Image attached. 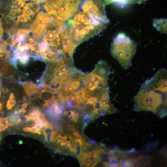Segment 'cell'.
Listing matches in <instances>:
<instances>
[{
	"instance_id": "cell-1",
	"label": "cell",
	"mask_w": 167,
	"mask_h": 167,
	"mask_svg": "<svg viewBox=\"0 0 167 167\" xmlns=\"http://www.w3.org/2000/svg\"><path fill=\"white\" fill-rule=\"evenodd\" d=\"M167 71L159 70L141 85L134 98L136 111H151L163 118L167 114Z\"/></svg>"
},
{
	"instance_id": "cell-16",
	"label": "cell",
	"mask_w": 167,
	"mask_h": 167,
	"mask_svg": "<svg viewBox=\"0 0 167 167\" xmlns=\"http://www.w3.org/2000/svg\"><path fill=\"white\" fill-rule=\"evenodd\" d=\"M1 131V126L0 125V131Z\"/></svg>"
},
{
	"instance_id": "cell-14",
	"label": "cell",
	"mask_w": 167,
	"mask_h": 167,
	"mask_svg": "<svg viewBox=\"0 0 167 167\" xmlns=\"http://www.w3.org/2000/svg\"><path fill=\"white\" fill-rule=\"evenodd\" d=\"M32 129V127H25L23 129V130L24 131L26 132H28V131L31 132Z\"/></svg>"
},
{
	"instance_id": "cell-6",
	"label": "cell",
	"mask_w": 167,
	"mask_h": 167,
	"mask_svg": "<svg viewBox=\"0 0 167 167\" xmlns=\"http://www.w3.org/2000/svg\"><path fill=\"white\" fill-rule=\"evenodd\" d=\"M51 20V18L47 13L42 11L39 12L31 25L30 31L33 36L40 39Z\"/></svg>"
},
{
	"instance_id": "cell-2",
	"label": "cell",
	"mask_w": 167,
	"mask_h": 167,
	"mask_svg": "<svg viewBox=\"0 0 167 167\" xmlns=\"http://www.w3.org/2000/svg\"><path fill=\"white\" fill-rule=\"evenodd\" d=\"M67 24L69 35L77 46L101 32L107 24L100 21L79 9Z\"/></svg>"
},
{
	"instance_id": "cell-17",
	"label": "cell",
	"mask_w": 167,
	"mask_h": 167,
	"mask_svg": "<svg viewBox=\"0 0 167 167\" xmlns=\"http://www.w3.org/2000/svg\"><path fill=\"white\" fill-rule=\"evenodd\" d=\"M102 61H103V60H102Z\"/></svg>"
},
{
	"instance_id": "cell-12",
	"label": "cell",
	"mask_w": 167,
	"mask_h": 167,
	"mask_svg": "<svg viewBox=\"0 0 167 167\" xmlns=\"http://www.w3.org/2000/svg\"><path fill=\"white\" fill-rule=\"evenodd\" d=\"M148 0H126L127 4H139L143 2Z\"/></svg>"
},
{
	"instance_id": "cell-11",
	"label": "cell",
	"mask_w": 167,
	"mask_h": 167,
	"mask_svg": "<svg viewBox=\"0 0 167 167\" xmlns=\"http://www.w3.org/2000/svg\"><path fill=\"white\" fill-rule=\"evenodd\" d=\"M15 101L12 99H9L7 102L6 107L8 109H10L15 105Z\"/></svg>"
},
{
	"instance_id": "cell-10",
	"label": "cell",
	"mask_w": 167,
	"mask_h": 167,
	"mask_svg": "<svg viewBox=\"0 0 167 167\" xmlns=\"http://www.w3.org/2000/svg\"><path fill=\"white\" fill-rule=\"evenodd\" d=\"M0 125L1 126V131L6 128L9 126L7 119L6 118L1 119L0 120Z\"/></svg>"
},
{
	"instance_id": "cell-15",
	"label": "cell",
	"mask_w": 167,
	"mask_h": 167,
	"mask_svg": "<svg viewBox=\"0 0 167 167\" xmlns=\"http://www.w3.org/2000/svg\"><path fill=\"white\" fill-rule=\"evenodd\" d=\"M19 143H20V144H22V141H19Z\"/></svg>"
},
{
	"instance_id": "cell-5",
	"label": "cell",
	"mask_w": 167,
	"mask_h": 167,
	"mask_svg": "<svg viewBox=\"0 0 167 167\" xmlns=\"http://www.w3.org/2000/svg\"><path fill=\"white\" fill-rule=\"evenodd\" d=\"M105 5L102 0H83L79 9L98 20L107 24L109 20L106 15Z\"/></svg>"
},
{
	"instance_id": "cell-8",
	"label": "cell",
	"mask_w": 167,
	"mask_h": 167,
	"mask_svg": "<svg viewBox=\"0 0 167 167\" xmlns=\"http://www.w3.org/2000/svg\"><path fill=\"white\" fill-rule=\"evenodd\" d=\"M8 43L5 41H0V62L7 61L10 58L9 52L7 50Z\"/></svg>"
},
{
	"instance_id": "cell-19",
	"label": "cell",
	"mask_w": 167,
	"mask_h": 167,
	"mask_svg": "<svg viewBox=\"0 0 167 167\" xmlns=\"http://www.w3.org/2000/svg\"></svg>"
},
{
	"instance_id": "cell-3",
	"label": "cell",
	"mask_w": 167,
	"mask_h": 167,
	"mask_svg": "<svg viewBox=\"0 0 167 167\" xmlns=\"http://www.w3.org/2000/svg\"><path fill=\"white\" fill-rule=\"evenodd\" d=\"M138 45L135 41L123 33H118L114 38L111 46L112 56L124 69L129 68Z\"/></svg>"
},
{
	"instance_id": "cell-9",
	"label": "cell",
	"mask_w": 167,
	"mask_h": 167,
	"mask_svg": "<svg viewBox=\"0 0 167 167\" xmlns=\"http://www.w3.org/2000/svg\"><path fill=\"white\" fill-rule=\"evenodd\" d=\"M105 5L112 3H114L121 7L124 6L127 4L126 0H102Z\"/></svg>"
},
{
	"instance_id": "cell-18",
	"label": "cell",
	"mask_w": 167,
	"mask_h": 167,
	"mask_svg": "<svg viewBox=\"0 0 167 167\" xmlns=\"http://www.w3.org/2000/svg\"><path fill=\"white\" fill-rule=\"evenodd\" d=\"M1 119V118H0V120Z\"/></svg>"
},
{
	"instance_id": "cell-7",
	"label": "cell",
	"mask_w": 167,
	"mask_h": 167,
	"mask_svg": "<svg viewBox=\"0 0 167 167\" xmlns=\"http://www.w3.org/2000/svg\"><path fill=\"white\" fill-rule=\"evenodd\" d=\"M167 19H155L153 21L152 25L158 31L167 34Z\"/></svg>"
},
{
	"instance_id": "cell-13",
	"label": "cell",
	"mask_w": 167,
	"mask_h": 167,
	"mask_svg": "<svg viewBox=\"0 0 167 167\" xmlns=\"http://www.w3.org/2000/svg\"><path fill=\"white\" fill-rule=\"evenodd\" d=\"M33 2L38 4L40 3L45 2L48 0H31Z\"/></svg>"
},
{
	"instance_id": "cell-4",
	"label": "cell",
	"mask_w": 167,
	"mask_h": 167,
	"mask_svg": "<svg viewBox=\"0 0 167 167\" xmlns=\"http://www.w3.org/2000/svg\"><path fill=\"white\" fill-rule=\"evenodd\" d=\"M82 0H48L44 4V8L50 17L64 22L78 11Z\"/></svg>"
}]
</instances>
